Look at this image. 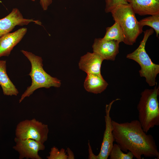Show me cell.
I'll list each match as a JSON object with an SVG mask.
<instances>
[{
  "label": "cell",
  "mask_w": 159,
  "mask_h": 159,
  "mask_svg": "<svg viewBox=\"0 0 159 159\" xmlns=\"http://www.w3.org/2000/svg\"><path fill=\"white\" fill-rule=\"evenodd\" d=\"M115 141L121 150L130 152L137 159L146 157L159 158L158 151L153 136L143 130L138 120L119 123L112 120Z\"/></svg>",
  "instance_id": "6da1fadb"
},
{
  "label": "cell",
  "mask_w": 159,
  "mask_h": 159,
  "mask_svg": "<svg viewBox=\"0 0 159 159\" xmlns=\"http://www.w3.org/2000/svg\"><path fill=\"white\" fill-rule=\"evenodd\" d=\"M21 52L31 63V70L28 75L31 77L32 81L31 85L27 88L21 95L19 103L26 97L30 96L37 89L41 88H49L52 87H59L60 86L61 81L51 76L43 69V60L41 57L27 51L22 50Z\"/></svg>",
  "instance_id": "7a4b0ae2"
},
{
  "label": "cell",
  "mask_w": 159,
  "mask_h": 159,
  "mask_svg": "<svg viewBox=\"0 0 159 159\" xmlns=\"http://www.w3.org/2000/svg\"><path fill=\"white\" fill-rule=\"evenodd\" d=\"M153 89H145L141 93L137 105L138 121L144 131L159 125V107L158 97L159 87L157 84Z\"/></svg>",
  "instance_id": "3957f363"
},
{
  "label": "cell",
  "mask_w": 159,
  "mask_h": 159,
  "mask_svg": "<svg viewBox=\"0 0 159 159\" xmlns=\"http://www.w3.org/2000/svg\"><path fill=\"white\" fill-rule=\"evenodd\" d=\"M113 20L117 22L122 30L124 37L123 42L132 45L143 32L140 25L129 3L117 5L111 12Z\"/></svg>",
  "instance_id": "277c9868"
},
{
  "label": "cell",
  "mask_w": 159,
  "mask_h": 159,
  "mask_svg": "<svg viewBox=\"0 0 159 159\" xmlns=\"http://www.w3.org/2000/svg\"><path fill=\"white\" fill-rule=\"evenodd\" d=\"M154 32L152 28L144 31L143 39L139 47L126 56L127 58L135 61L140 65V75L145 78L146 82L150 86H154L157 84L156 78L159 73V65L152 62L145 49L147 40Z\"/></svg>",
  "instance_id": "5b68a950"
},
{
  "label": "cell",
  "mask_w": 159,
  "mask_h": 159,
  "mask_svg": "<svg viewBox=\"0 0 159 159\" xmlns=\"http://www.w3.org/2000/svg\"><path fill=\"white\" fill-rule=\"evenodd\" d=\"M49 132L47 125L35 118L25 120L17 125L15 137L21 139H32L44 144L47 140Z\"/></svg>",
  "instance_id": "8992f818"
},
{
  "label": "cell",
  "mask_w": 159,
  "mask_h": 159,
  "mask_svg": "<svg viewBox=\"0 0 159 159\" xmlns=\"http://www.w3.org/2000/svg\"><path fill=\"white\" fill-rule=\"evenodd\" d=\"M16 144L13 148L18 152L19 158L42 159L39 152L45 148L44 144L32 139H21L15 137Z\"/></svg>",
  "instance_id": "52a82bcc"
},
{
  "label": "cell",
  "mask_w": 159,
  "mask_h": 159,
  "mask_svg": "<svg viewBox=\"0 0 159 159\" xmlns=\"http://www.w3.org/2000/svg\"><path fill=\"white\" fill-rule=\"evenodd\" d=\"M32 22L41 25V22L38 20L24 18L19 10L14 8L7 16L0 19V37L10 32L16 26L27 25Z\"/></svg>",
  "instance_id": "ba28073f"
},
{
  "label": "cell",
  "mask_w": 159,
  "mask_h": 159,
  "mask_svg": "<svg viewBox=\"0 0 159 159\" xmlns=\"http://www.w3.org/2000/svg\"><path fill=\"white\" fill-rule=\"evenodd\" d=\"M119 100L120 99H117L113 100L109 104L106 105L105 115V128L100 151L97 155L98 159H107L113 146L115 140L112 133V120L110 116V113L113 103Z\"/></svg>",
  "instance_id": "9c48e42d"
},
{
  "label": "cell",
  "mask_w": 159,
  "mask_h": 159,
  "mask_svg": "<svg viewBox=\"0 0 159 159\" xmlns=\"http://www.w3.org/2000/svg\"><path fill=\"white\" fill-rule=\"evenodd\" d=\"M116 41L96 38L92 45L93 52L104 59L114 61L119 52V43Z\"/></svg>",
  "instance_id": "30bf717a"
},
{
  "label": "cell",
  "mask_w": 159,
  "mask_h": 159,
  "mask_svg": "<svg viewBox=\"0 0 159 159\" xmlns=\"http://www.w3.org/2000/svg\"><path fill=\"white\" fill-rule=\"evenodd\" d=\"M27 30L26 28H21L0 37V57L9 56L14 47L22 39Z\"/></svg>",
  "instance_id": "8fae6325"
},
{
  "label": "cell",
  "mask_w": 159,
  "mask_h": 159,
  "mask_svg": "<svg viewBox=\"0 0 159 159\" xmlns=\"http://www.w3.org/2000/svg\"><path fill=\"white\" fill-rule=\"evenodd\" d=\"M104 60L97 54L88 52L81 57L79 63V68L87 74H101V64Z\"/></svg>",
  "instance_id": "7c38bea8"
},
{
  "label": "cell",
  "mask_w": 159,
  "mask_h": 159,
  "mask_svg": "<svg viewBox=\"0 0 159 159\" xmlns=\"http://www.w3.org/2000/svg\"><path fill=\"white\" fill-rule=\"evenodd\" d=\"M134 12L140 16L159 14V0H126Z\"/></svg>",
  "instance_id": "4fadbf2b"
},
{
  "label": "cell",
  "mask_w": 159,
  "mask_h": 159,
  "mask_svg": "<svg viewBox=\"0 0 159 159\" xmlns=\"http://www.w3.org/2000/svg\"><path fill=\"white\" fill-rule=\"evenodd\" d=\"M108 85L101 74H87L84 86L88 92L98 94L105 90Z\"/></svg>",
  "instance_id": "5bb4252c"
},
{
  "label": "cell",
  "mask_w": 159,
  "mask_h": 159,
  "mask_svg": "<svg viewBox=\"0 0 159 159\" xmlns=\"http://www.w3.org/2000/svg\"><path fill=\"white\" fill-rule=\"evenodd\" d=\"M0 85L4 95L17 96L19 93L7 74L5 60H0Z\"/></svg>",
  "instance_id": "9a60e30c"
},
{
  "label": "cell",
  "mask_w": 159,
  "mask_h": 159,
  "mask_svg": "<svg viewBox=\"0 0 159 159\" xmlns=\"http://www.w3.org/2000/svg\"><path fill=\"white\" fill-rule=\"evenodd\" d=\"M102 39L105 40H115L120 43L123 42L124 35L119 24L115 21L112 26L107 27L105 34Z\"/></svg>",
  "instance_id": "2e32d148"
},
{
  "label": "cell",
  "mask_w": 159,
  "mask_h": 159,
  "mask_svg": "<svg viewBox=\"0 0 159 159\" xmlns=\"http://www.w3.org/2000/svg\"><path fill=\"white\" fill-rule=\"evenodd\" d=\"M139 24L143 26H149L155 32L156 36L158 37L159 34V14L151 15L140 20Z\"/></svg>",
  "instance_id": "e0dca14e"
},
{
  "label": "cell",
  "mask_w": 159,
  "mask_h": 159,
  "mask_svg": "<svg viewBox=\"0 0 159 159\" xmlns=\"http://www.w3.org/2000/svg\"><path fill=\"white\" fill-rule=\"evenodd\" d=\"M109 156L110 159H132L134 157L129 151L127 153H123L117 143L113 144Z\"/></svg>",
  "instance_id": "ac0fdd59"
},
{
  "label": "cell",
  "mask_w": 159,
  "mask_h": 159,
  "mask_svg": "<svg viewBox=\"0 0 159 159\" xmlns=\"http://www.w3.org/2000/svg\"><path fill=\"white\" fill-rule=\"evenodd\" d=\"M49 155L47 157L48 159H67V155L65 149L62 148L60 150L54 146L51 148Z\"/></svg>",
  "instance_id": "d6986e66"
},
{
  "label": "cell",
  "mask_w": 159,
  "mask_h": 159,
  "mask_svg": "<svg viewBox=\"0 0 159 159\" xmlns=\"http://www.w3.org/2000/svg\"><path fill=\"white\" fill-rule=\"evenodd\" d=\"M105 12H111L117 5L128 3L126 0H105Z\"/></svg>",
  "instance_id": "ffe728a7"
},
{
  "label": "cell",
  "mask_w": 159,
  "mask_h": 159,
  "mask_svg": "<svg viewBox=\"0 0 159 159\" xmlns=\"http://www.w3.org/2000/svg\"><path fill=\"white\" fill-rule=\"evenodd\" d=\"M41 6L44 11L47 10L49 6L52 4V0H39Z\"/></svg>",
  "instance_id": "44dd1931"
},
{
  "label": "cell",
  "mask_w": 159,
  "mask_h": 159,
  "mask_svg": "<svg viewBox=\"0 0 159 159\" xmlns=\"http://www.w3.org/2000/svg\"><path fill=\"white\" fill-rule=\"evenodd\" d=\"M88 145L89 152L88 158L89 159H98L97 155H95L93 153L89 140L88 141Z\"/></svg>",
  "instance_id": "7402d4cb"
},
{
  "label": "cell",
  "mask_w": 159,
  "mask_h": 159,
  "mask_svg": "<svg viewBox=\"0 0 159 159\" xmlns=\"http://www.w3.org/2000/svg\"><path fill=\"white\" fill-rule=\"evenodd\" d=\"M66 151L68 153L67 159H74V156L73 152L69 148H67Z\"/></svg>",
  "instance_id": "603a6c76"
},
{
  "label": "cell",
  "mask_w": 159,
  "mask_h": 159,
  "mask_svg": "<svg viewBox=\"0 0 159 159\" xmlns=\"http://www.w3.org/2000/svg\"><path fill=\"white\" fill-rule=\"evenodd\" d=\"M31 0L33 1H35V0Z\"/></svg>",
  "instance_id": "cb8c5ba5"
}]
</instances>
